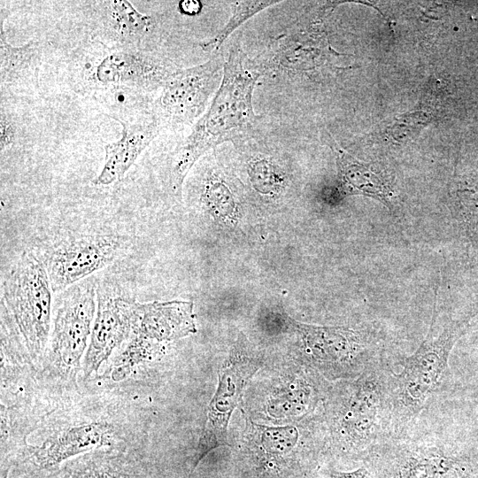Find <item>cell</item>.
Here are the masks:
<instances>
[{"instance_id":"30bf717a","label":"cell","mask_w":478,"mask_h":478,"mask_svg":"<svg viewBox=\"0 0 478 478\" xmlns=\"http://www.w3.org/2000/svg\"><path fill=\"white\" fill-rule=\"evenodd\" d=\"M96 311L81 372L85 379L98 374L111 354L127 340L135 318L136 301L99 285Z\"/></svg>"},{"instance_id":"ba28073f","label":"cell","mask_w":478,"mask_h":478,"mask_svg":"<svg viewBox=\"0 0 478 478\" xmlns=\"http://www.w3.org/2000/svg\"><path fill=\"white\" fill-rule=\"evenodd\" d=\"M296 323L305 356L328 379H351L383 358L366 331Z\"/></svg>"},{"instance_id":"3957f363","label":"cell","mask_w":478,"mask_h":478,"mask_svg":"<svg viewBox=\"0 0 478 478\" xmlns=\"http://www.w3.org/2000/svg\"><path fill=\"white\" fill-rule=\"evenodd\" d=\"M476 315L456 320L433 336L436 305L429 331L419 348L401 361V369L390 379L391 436L414 428L417 418L439 393L449 370L454 344L467 331Z\"/></svg>"},{"instance_id":"cb8c5ba5","label":"cell","mask_w":478,"mask_h":478,"mask_svg":"<svg viewBox=\"0 0 478 478\" xmlns=\"http://www.w3.org/2000/svg\"><path fill=\"white\" fill-rule=\"evenodd\" d=\"M17 135V127L13 120L2 109L0 120V145L1 151L13 143Z\"/></svg>"},{"instance_id":"d4e9b609","label":"cell","mask_w":478,"mask_h":478,"mask_svg":"<svg viewBox=\"0 0 478 478\" xmlns=\"http://www.w3.org/2000/svg\"><path fill=\"white\" fill-rule=\"evenodd\" d=\"M367 474L365 468H359L351 472H332L328 478H366Z\"/></svg>"},{"instance_id":"52a82bcc","label":"cell","mask_w":478,"mask_h":478,"mask_svg":"<svg viewBox=\"0 0 478 478\" xmlns=\"http://www.w3.org/2000/svg\"><path fill=\"white\" fill-rule=\"evenodd\" d=\"M117 436V427L100 418H78L58 424L40 444L27 445L12 472L22 478H50L64 463L80 455L102 448L126 447Z\"/></svg>"},{"instance_id":"ac0fdd59","label":"cell","mask_w":478,"mask_h":478,"mask_svg":"<svg viewBox=\"0 0 478 478\" xmlns=\"http://www.w3.org/2000/svg\"><path fill=\"white\" fill-rule=\"evenodd\" d=\"M259 439V466L266 473L277 474L288 466V456L299 441L294 426L264 427L255 425Z\"/></svg>"},{"instance_id":"7a4b0ae2","label":"cell","mask_w":478,"mask_h":478,"mask_svg":"<svg viewBox=\"0 0 478 478\" xmlns=\"http://www.w3.org/2000/svg\"><path fill=\"white\" fill-rule=\"evenodd\" d=\"M392 373L383 358L338 387L328 419L332 439L342 450L373 451L391 436Z\"/></svg>"},{"instance_id":"9a60e30c","label":"cell","mask_w":478,"mask_h":478,"mask_svg":"<svg viewBox=\"0 0 478 478\" xmlns=\"http://www.w3.org/2000/svg\"><path fill=\"white\" fill-rule=\"evenodd\" d=\"M112 118L121 125L122 135L118 141L104 146L105 160L94 181L96 185L105 186L120 180L159 133V121L156 117L132 121Z\"/></svg>"},{"instance_id":"8992f818","label":"cell","mask_w":478,"mask_h":478,"mask_svg":"<svg viewBox=\"0 0 478 478\" xmlns=\"http://www.w3.org/2000/svg\"><path fill=\"white\" fill-rule=\"evenodd\" d=\"M196 332L193 305L185 301L136 303L129 340L101 376L120 382L152 360L168 343Z\"/></svg>"},{"instance_id":"4fadbf2b","label":"cell","mask_w":478,"mask_h":478,"mask_svg":"<svg viewBox=\"0 0 478 478\" xmlns=\"http://www.w3.org/2000/svg\"><path fill=\"white\" fill-rule=\"evenodd\" d=\"M437 434H420L413 428L388 440L401 454L398 478H458V462L448 455Z\"/></svg>"},{"instance_id":"d6986e66","label":"cell","mask_w":478,"mask_h":478,"mask_svg":"<svg viewBox=\"0 0 478 478\" xmlns=\"http://www.w3.org/2000/svg\"><path fill=\"white\" fill-rule=\"evenodd\" d=\"M104 12V23L117 39L134 42L141 39L151 26V18L138 12L126 0L101 2Z\"/></svg>"},{"instance_id":"7c38bea8","label":"cell","mask_w":478,"mask_h":478,"mask_svg":"<svg viewBox=\"0 0 478 478\" xmlns=\"http://www.w3.org/2000/svg\"><path fill=\"white\" fill-rule=\"evenodd\" d=\"M120 243L110 236H88L66 242L44 264L51 289L61 292L108 265L118 254Z\"/></svg>"},{"instance_id":"5b68a950","label":"cell","mask_w":478,"mask_h":478,"mask_svg":"<svg viewBox=\"0 0 478 478\" xmlns=\"http://www.w3.org/2000/svg\"><path fill=\"white\" fill-rule=\"evenodd\" d=\"M96 282L81 280L62 290L56 301L52 330L42 367L57 379L74 381L89 343L96 315Z\"/></svg>"},{"instance_id":"6da1fadb","label":"cell","mask_w":478,"mask_h":478,"mask_svg":"<svg viewBox=\"0 0 478 478\" xmlns=\"http://www.w3.org/2000/svg\"><path fill=\"white\" fill-rule=\"evenodd\" d=\"M244 58L239 47L230 50L209 110L177 149L172 168L174 190L181 188L190 168L207 150L241 139L250 135L257 125L258 115L254 112L252 94L259 73L247 68Z\"/></svg>"},{"instance_id":"7402d4cb","label":"cell","mask_w":478,"mask_h":478,"mask_svg":"<svg viewBox=\"0 0 478 478\" xmlns=\"http://www.w3.org/2000/svg\"><path fill=\"white\" fill-rule=\"evenodd\" d=\"M203 200L211 209L223 211L232 209L233 197L227 187L220 181L211 180L205 186Z\"/></svg>"},{"instance_id":"e0dca14e","label":"cell","mask_w":478,"mask_h":478,"mask_svg":"<svg viewBox=\"0 0 478 478\" xmlns=\"http://www.w3.org/2000/svg\"><path fill=\"white\" fill-rule=\"evenodd\" d=\"M335 151L342 181L347 194H360L375 197L389 206L391 189L382 177L368 165L363 164L335 143Z\"/></svg>"},{"instance_id":"9c48e42d","label":"cell","mask_w":478,"mask_h":478,"mask_svg":"<svg viewBox=\"0 0 478 478\" xmlns=\"http://www.w3.org/2000/svg\"><path fill=\"white\" fill-rule=\"evenodd\" d=\"M259 361L241 353H234L222 366L217 390L207 411V417L197 446L190 459L193 472L201 460L212 450L227 444V425L238 405L243 390Z\"/></svg>"},{"instance_id":"8fae6325","label":"cell","mask_w":478,"mask_h":478,"mask_svg":"<svg viewBox=\"0 0 478 478\" xmlns=\"http://www.w3.org/2000/svg\"><path fill=\"white\" fill-rule=\"evenodd\" d=\"M221 65L222 59L217 55L204 64L173 71L163 84L161 112L174 123L192 122L205 108Z\"/></svg>"},{"instance_id":"ffe728a7","label":"cell","mask_w":478,"mask_h":478,"mask_svg":"<svg viewBox=\"0 0 478 478\" xmlns=\"http://www.w3.org/2000/svg\"><path fill=\"white\" fill-rule=\"evenodd\" d=\"M0 31L1 81L11 83L35 66L39 59L38 48L33 42L19 47L10 44L6 39L3 19Z\"/></svg>"},{"instance_id":"44dd1931","label":"cell","mask_w":478,"mask_h":478,"mask_svg":"<svg viewBox=\"0 0 478 478\" xmlns=\"http://www.w3.org/2000/svg\"><path fill=\"white\" fill-rule=\"evenodd\" d=\"M280 1H235L231 2L232 14L226 26L212 38L200 42L201 48L209 52L217 51L227 38L243 22L262 10L279 4Z\"/></svg>"},{"instance_id":"5bb4252c","label":"cell","mask_w":478,"mask_h":478,"mask_svg":"<svg viewBox=\"0 0 478 478\" xmlns=\"http://www.w3.org/2000/svg\"><path fill=\"white\" fill-rule=\"evenodd\" d=\"M173 71L159 58L139 50H120L96 66L94 78L102 86L139 87L164 82Z\"/></svg>"},{"instance_id":"2e32d148","label":"cell","mask_w":478,"mask_h":478,"mask_svg":"<svg viewBox=\"0 0 478 478\" xmlns=\"http://www.w3.org/2000/svg\"><path fill=\"white\" fill-rule=\"evenodd\" d=\"M50 478H149L139 456L127 447L102 448L73 458Z\"/></svg>"},{"instance_id":"484cf974","label":"cell","mask_w":478,"mask_h":478,"mask_svg":"<svg viewBox=\"0 0 478 478\" xmlns=\"http://www.w3.org/2000/svg\"><path fill=\"white\" fill-rule=\"evenodd\" d=\"M182 11L187 12V13H196L200 10L201 5L197 1H184L181 3Z\"/></svg>"},{"instance_id":"277c9868","label":"cell","mask_w":478,"mask_h":478,"mask_svg":"<svg viewBox=\"0 0 478 478\" xmlns=\"http://www.w3.org/2000/svg\"><path fill=\"white\" fill-rule=\"evenodd\" d=\"M42 263L24 251L2 285L1 312L13 326L35 367H42L50 342L52 292Z\"/></svg>"},{"instance_id":"603a6c76","label":"cell","mask_w":478,"mask_h":478,"mask_svg":"<svg viewBox=\"0 0 478 478\" xmlns=\"http://www.w3.org/2000/svg\"><path fill=\"white\" fill-rule=\"evenodd\" d=\"M251 176L254 185L265 192L280 186L282 181L274 166L266 160H258L251 165Z\"/></svg>"}]
</instances>
